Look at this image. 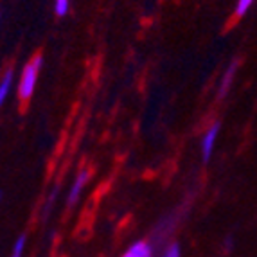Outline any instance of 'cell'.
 Instances as JSON below:
<instances>
[{
    "label": "cell",
    "instance_id": "3957f363",
    "mask_svg": "<svg viewBox=\"0 0 257 257\" xmlns=\"http://www.w3.org/2000/svg\"><path fill=\"white\" fill-rule=\"evenodd\" d=\"M218 135H219V122H214V124L207 130L205 135H203V139H202V157H203V162H209L210 157H212V151H214V148H216Z\"/></svg>",
    "mask_w": 257,
    "mask_h": 257
},
{
    "label": "cell",
    "instance_id": "ba28073f",
    "mask_svg": "<svg viewBox=\"0 0 257 257\" xmlns=\"http://www.w3.org/2000/svg\"><path fill=\"white\" fill-rule=\"evenodd\" d=\"M253 0H237V6H236V17L241 18L244 15L248 13V9L252 8Z\"/></svg>",
    "mask_w": 257,
    "mask_h": 257
},
{
    "label": "cell",
    "instance_id": "5b68a950",
    "mask_svg": "<svg viewBox=\"0 0 257 257\" xmlns=\"http://www.w3.org/2000/svg\"><path fill=\"white\" fill-rule=\"evenodd\" d=\"M122 257H153V246L146 241H137L122 253Z\"/></svg>",
    "mask_w": 257,
    "mask_h": 257
},
{
    "label": "cell",
    "instance_id": "7a4b0ae2",
    "mask_svg": "<svg viewBox=\"0 0 257 257\" xmlns=\"http://www.w3.org/2000/svg\"><path fill=\"white\" fill-rule=\"evenodd\" d=\"M88 178H90V171H88V169H81V171L77 173V176L72 182V187H70V191H69V196H67V205L69 207H74L79 202V196H81L83 189L86 187Z\"/></svg>",
    "mask_w": 257,
    "mask_h": 257
},
{
    "label": "cell",
    "instance_id": "277c9868",
    "mask_svg": "<svg viewBox=\"0 0 257 257\" xmlns=\"http://www.w3.org/2000/svg\"><path fill=\"white\" fill-rule=\"evenodd\" d=\"M236 72H237V61H234V63L227 69V72L223 74L221 81H219V88H218V99L219 101L227 97V94L230 92V86H232V83H234Z\"/></svg>",
    "mask_w": 257,
    "mask_h": 257
},
{
    "label": "cell",
    "instance_id": "6da1fadb",
    "mask_svg": "<svg viewBox=\"0 0 257 257\" xmlns=\"http://www.w3.org/2000/svg\"><path fill=\"white\" fill-rule=\"evenodd\" d=\"M42 65H43V56L36 54L35 58L24 67V70H22L20 83H18V99H20L22 103H27V101L33 97V94H35Z\"/></svg>",
    "mask_w": 257,
    "mask_h": 257
},
{
    "label": "cell",
    "instance_id": "30bf717a",
    "mask_svg": "<svg viewBox=\"0 0 257 257\" xmlns=\"http://www.w3.org/2000/svg\"><path fill=\"white\" fill-rule=\"evenodd\" d=\"M162 257H180V246L178 244H171Z\"/></svg>",
    "mask_w": 257,
    "mask_h": 257
},
{
    "label": "cell",
    "instance_id": "9c48e42d",
    "mask_svg": "<svg viewBox=\"0 0 257 257\" xmlns=\"http://www.w3.org/2000/svg\"><path fill=\"white\" fill-rule=\"evenodd\" d=\"M24 248H26V236H20L17 241H15L13 253H11V257H22V255H24Z\"/></svg>",
    "mask_w": 257,
    "mask_h": 257
},
{
    "label": "cell",
    "instance_id": "52a82bcc",
    "mask_svg": "<svg viewBox=\"0 0 257 257\" xmlns=\"http://www.w3.org/2000/svg\"><path fill=\"white\" fill-rule=\"evenodd\" d=\"M70 9V0H54V11L58 17H65Z\"/></svg>",
    "mask_w": 257,
    "mask_h": 257
},
{
    "label": "cell",
    "instance_id": "8992f818",
    "mask_svg": "<svg viewBox=\"0 0 257 257\" xmlns=\"http://www.w3.org/2000/svg\"><path fill=\"white\" fill-rule=\"evenodd\" d=\"M13 81H15L13 69H8L4 72V76L0 77V106L6 103V99H8L9 92H11V86H13Z\"/></svg>",
    "mask_w": 257,
    "mask_h": 257
}]
</instances>
